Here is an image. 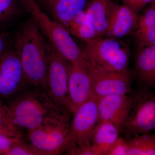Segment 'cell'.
Masks as SVG:
<instances>
[{"instance_id": "6da1fadb", "label": "cell", "mask_w": 155, "mask_h": 155, "mask_svg": "<svg viewBox=\"0 0 155 155\" xmlns=\"http://www.w3.org/2000/svg\"><path fill=\"white\" fill-rule=\"evenodd\" d=\"M7 105V119L24 135L50 118L70 113L58 107L44 89L31 85Z\"/></svg>"}, {"instance_id": "7a4b0ae2", "label": "cell", "mask_w": 155, "mask_h": 155, "mask_svg": "<svg viewBox=\"0 0 155 155\" xmlns=\"http://www.w3.org/2000/svg\"><path fill=\"white\" fill-rule=\"evenodd\" d=\"M32 18L21 26L14 39L25 79L46 91L49 68L47 42Z\"/></svg>"}, {"instance_id": "3957f363", "label": "cell", "mask_w": 155, "mask_h": 155, "mask_svg": "<svg viewBox=\"0 0 155 155\" xmlns=\"http://www.w3.org/2000/svg\"><path fill=\"white\" fill-rule=\"evenodd\" d=\"M42 33L68 62L85 61L81 48L65 27L49 17L39 5L36 0H20Z\"/></svg>"}, {"instance_id": "277c9868", "label": "cell", "mask_w": 155, "mask_h": 155, "mask_svg": "<svg viewBox=\"0 0 155 155\" xmlns=\"http://www.w3.org/2000/svg\"><path fill=\"white\" fill-rule=\"evenodd\" d=\"M84 43L81 51L84 58L91 67L111 72L128 70L130 49L120 38L98 37Z\"/></svg>"}, {"instance_id": "5b68a950", "label": "cell", "mask_w": 155, "mask_h": 155, "mask_svg": "<svg viewBox=\"0 0 155 155\" xmlns=\"http://www.w3.org/2000/svg\"><path fill=\"white\" fill-rule=\"evenodd\" d=\"M48 119L25 134L26 140L44 155H61L64 153L70 129V114Z\"/></svg>"}, {"instance_id": "8992f818", "label": "cell", "mask_w": 155, "mask_h": 155, "mask_svg": "<svg viewBox=\"0 0 155 155\" xmlns=\"http://www.w3.org/2000/svg\"><path fill=\"white\" fill-rule=\"evenodd\" d=\"M130 112L121 133L126 140L155 131V91L142 87L132 96Z\"/></svg>"}, {"instance_id": "52a82bcc", "label": "cell", "mask_w": 155, "mask_h": 155, "mask_svg": "<svg viewBox=\"0 0 155 155\" xmlns=\"http://www.w3.org/2000/svg\"><path fill=\"white\" fill-rule=\"evenodd\" d=\"M47 48L49 61L46 92L58 107L72 114L68 91V62L48 41Z\"/></svg>"}, {"instance_id": "ba28073f", "label": "cell", "mask_w": 155, "mask_h": 155, "mask_svg": "<svg viewBox=\"0 0 155 155\" xmlns=\"http://www.w3.org/2000/svg\"><path fill=\"white\" fill-rule=\"evenodd\" d=\"M97 101V97L94 94L73 113L65 152L75 146L91 144L94 130L101 121Z\"/></svg>"}, {"instance_id": "9c48e42d", "label": "cell", "mask_w": 155, "mask_h": 155, "mask_svg": "<svg viewBox=\"0 0 155 155\" xmlns=\"http://www.w3.org/2000/svg\"><path fill=\"white\" fill-rule=\"evenodd\" d=\"M29 86L14 41L0 57V100L10 101Z\"/></svg>"}, {"instance_id": "30bf717a", "label": "cell", "mask_w": 155, "mask_h": 155, "mask_svg": "<svg viewBox=\"0 0 155 155\" xmlns=\"http://www.w3.org/2000/svg\"><path fill=\"white\" fill-rule=\"evenodd\" d=\"M87 64L91 77L93 91L97 97L128 95L131 92L132 75L129 70L124 72L104 71Z\"/></svg>"}, {"instance_id": "8fae6325", "label": "cell", "mask_w": 155, "mask_h": 155, "mask_svg": "<svg viewBox=\"0 0 155 155\" xmlns=\"http://www.w3.org/2000/svg\"><path fill=\"white\" fill-rule=\"evenodd\" d=\"M68 91L72 114L93 95L91 75L86 61L68 62Z\"/></svg>"}, {"instance_id": "7c38bea8", "label": "cell", "mask_w": 155, "mask_h": 155, "mask_svg": "<svg viewBox=\"0 0 155 155\" xmlns=\"http://www.w3.org/2000/svg\"><path fill=\"white\" fill-rule=\"evenodd\" d=\"M97 102L100 120L113 123L121 133L131 107V96L111 95L97 97Z\"/></svg>"}, {"instance_id": "4fadbf2b", "label": "cell", "mask_w": 155, "mask_h": 155, "mask_svg": "<svg viewBox=\"0 0 155 155\" xmlns=\"http://www.w3.org/2000/svg\"><path fill=\"white\" fill-rule=\"evenodd\" d=\"M137 14L125 5L113 1L105 36L120 38L129 35L137 27Z\"/></svg>"}, {"instance_id": "5bb4252c", "label": "cell", "mask_w": 155, "mask_h": 155, "mask_svg": "<svg viewBox=\"0 0 155 155\" xmlns=\"http://www.w3.org/2000/svg\"><path fill=\"white\" fill-rule=\"evenodd\" d=\"M47 14L64 27L86 7L88 0H36Z\"/></svg>"}, {"instance_id": "9a60e30c", "label": "cell", "mask_w": 155, "mask_h": 155, "mask_svg": "<svg viewBox=\"0 0 155 155\" xmlns=\"http://www.w3.org/2000/svg\"><path fill=\"white\" fill-rule=\"evenodd\" d=\"M135 75L143 87L155 89V45L138 50L135 59Z\"/></svg>"}, {"instance_id": "2e32d148", "label": "cell", "mask_w": 155, "mask_h": 155, "mask_svg": "<svg viewBox=\"0 0 155 155\" xmlns=\"http://www.w3.org/2000/svg\"><path fill=\"white\" fill-rule=\"evenodd\" d=\"M112 2V0H90L84 9L98 38L105 36Z\"/></svg>"}, {"instance_id": "e0dca14e", "label": "cell", "mask_w": 155, "mask_h": 155, "mask_svg": "<svg viewBox=\"0 0 155 155\" xmlns=\"http://www.w3.org/2000/svg\"><path fill=\"white\" fill-rule=\"evenodd\" d=\"M119 129L111 122L100 121L94 130L91 144L95 148L98 155L107 153L119 137Z\"/></svg>"}, {"instance_id": "ac0fdd59", "label": "cell", "mask_w": 155, "mask_h": 155, "mask_svg": "<svg viewBox=\"0 0 155 155\" xmlns=\"http://www.w3.org/2000/svg\"><path fill=\"white\" fill-rule=\"evenodd\" d=\"M73 36L84 42L98 38L96 32L85 11L80 12L65 26Z\"/></svg>"}, {"instance_id": "d6986e66", "label": "cell", "mask_w": 155, "mask_h": 155, "mask_svg": "<svg viewBox=\"0 0 155 155\" xmlns=\"http://www.w3.org/2000/svg\"><path fill=\"white\" fill-rule=\"evenodd\" d=\"M25 10L20 0H0V31L15 25Z\"/></svg>"}, {"instance_id": "ffe728a7", "label": "cell", "mask_w": 155, "mask_h": 155, "mask_svg": "<svg viewBox=\"0 0 155 155\" xmlns=\"http://www.w3.org/2000/svg\"><path fill=\"white\" fill-rule=\"evenodd\" d=\"M128 155H155V134H143L127 140Z\"/></svg>"}, {"instance_id": "44dd1931", "label": "cell", "mask_w": 155, "mask_h": 155, "mask_svg": "<svg viewBox=\"0 0 155 155\" xmlns=\"http://www.w3.org/2000/svg\"><path fill=\"white\" fill-rule=\"evenodd\" d=\"M6 155H44L43 153L33 146L24 138L16 141L8 151Z\"/></svg>"}, {"instance_id": "7402d4cb", "label": "cell", "mask_w": 155, "mask_h": 155, "mask_svg": "<svg viewBox=\"0 0 155 155\" xmlns=\"http://www.w3.org/2000/svg\"><path fill=\"white\" fill-rule=\"evenodd\" d=\"M136 40L138 50L155 45V26L136 32Z\"/></svg>"}, {"instance_id": "603a6c76", "label": "cell", "mask_w": 155, "mask_h": 155, "mask_svg": "<svg viewBox=\"0 0 155 155\" xmlns=\"http://www.w3.org/2000/svg\"><path fill=\"white\" fill-rule=\"evenodd\" d=\"M155 26V11L152 6L150 5L149 8L139 16L136 31H142Z\"/></svg>"}, {"instance_id": "cb8c5ba5", "label": "cell", "mask_w": 155, "mask_h": 155, "mask_svg": "<svg viewBox=\"0 0 155 155\" xmlns=\"http://www.w3.org/2000/svg\"><path fill=\"white\" fill-rule=\"evenodd\" d=\"M0 134L17 138H24V135L15 128L8 121L7 118L0 116Z\"/></svg>"}, {"instance_id": "d4e9b609", "label": "cell", "mask_w": 155, "mask_h": 155, "mask_svg": "<svg viewBox=\"0 0 155 155\" xmlns=\"http://www.w3.org/2000/svg\"><path fill=\"white\" fill-rule=\"evenodd\" d=\"M128 143L127 140L119 136L111 147L107 155H128Z\"/></svg>"}, {"instance_id": "484cf974", "label": "cell", "mask_w": 155, "mask_h": 155, "mask_svg": "<svg viewBox=\"0 0 155 155\" xmlns=\"http://www.w3.org/2000/svg\"><path fill=\"white\" fill-rule=\"evenodd\" d=\"M64 153L70 155H98L97 150L91 144L75 146L66 150Z\"/></svg>"}, {"instance_id": "4316f807", "label": "cell", "mask_w": 155, "mask_h": 155, "mask_svg": "<svg viewBox=\"0 0 155 155\" xmlns=\"http://www.w3.org/2000/svg\"><path fill=\"white\" fill-rule=\"evenodd\" d=\"M14 41L6 31H0V57L13 45Z\"/></svg>"}, {"instance_id": "83f0119b", "label": "cell", "mask_w": 155, "mask_h": 155, "mask_svg": "<svg viewBox=\"0 0 155 155\" xmlns=\"http://www.w3.org/2000/svg\"><path fill=\"white\" fill-rule=\"evenodd\" d=\"M21 138L11 137L0 134V155H6L13 144Z\"/></svg>"}, {"instance_id": "f1b7e54d", "label": "cell", "mask_w": 155, "mask_h": 155, "mask_svg": "<svg viewBox=\"0 0 155 155\" xmlns=\"http://www.w3.org/2000/svg\"><path fill=\"white\" fill-rule=\"evenodd\" d=\"M122 4L125 5L136 13L138 14L148 4H150L153 0H122Z\"/></svg>"}, {"instance_id": "f546056e", "label": "cell", "mask_w": 155, "mask_h": 155, "mask_svg": "<svg viewBox=\"0 0 155 155\" xmlns=\"http://www.w3.org/2000/svg\"><path fill=\"white\" fill-rule=\"evenodd\" d=\"M7 112H8V107L1 100H0V116L6 117Z\"/></svg>"}, {"instance_id": "4dcf8cb0", "label": "cell", "mask_w": 155, "mask_h": 155, "mask_svg": "<svg viewBox=\"0 0 155 155\" xmlns=\"http://www.w3.org/2000/svg\"><path fill=\"white\" fill-rule=\"evenodd\" d=\"M150 5H151L152 7H153V8L154 9L155 11V4H153V3H151L150 4Z\"/></svg>"}, {"instance_id": "1f68e13d", "label": "cell", "mask_w": 155, "mask_h": 155, "mask_svg": "<svg viewBox=\"0 0 155 155\" xmlns=\"http://www.w3.org/2000/svg\"><path fill=\"white\" fill-rule=\"evenodd\" d=\"M153 3V4H155V0H153V1L152 2Z\"/></svg>"}, {"instance_id": "d6a6232c", "label": "cell", "mask_w": 155, "mask_h": 155, "mask_svg": "<svg viewBox=\"0 0 155 155\" xmlns=\"http://www.w3.org/2000/svg\"><path fill=\"white\" fill-rule=\"evenodd\" d=\"M154 133L155 134V132H154Z\"/></svg>"}]
</instances>
